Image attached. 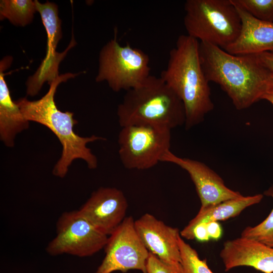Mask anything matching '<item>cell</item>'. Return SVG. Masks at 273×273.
<instances>
[{
	"mask_svg": "<svg viewBox=\"0 0 273 273\" xmlns=\"http://www.w3.org/2000/svg\"><path fill=\"white\" fill-rule=\"evenodd\" d=\"M199 55L207 80L218 84L237 109H247L261 100L272 73L256 54L233 55L217 46L199 42Z\"/></svg>",
	"mask_w": 273,
	"mask_h": 273,
	"instance_id": "obj_1",
	"label": "cell"
},
{
	"mask_svg": "<svg viewBox=\"0 0 273 273\" xmlns=\"http://www.w3.org/2000/svg\"><path fill=\"white\" fill-rule=\"evenodd\" d=\"M178 245L184 273H214L209 268L206 259H201L196 250L187 243L180 235Z\"/></svg>",
	"mask_w": 273,
	"mask_h": 273,
	"instance_id": "obj_20",
	"label": "cell"
},
{
	"mask_svg": "<svg viewBox=\"0 0 273 273\" xmlns=\"http://www.w3.org/2000/svg\"><path fill=\"white\" fill-rule=\"evenodd\" d=\"M105 256L95 273L126 272L137 269L147 273L149 252L140 238L132 216L126 217L108 237Z\"/></svg>",
	"mask_w": 273,
	"mask_h": 273,
	"instance_id": "obj_9",
	"label": "cell"
},
{
	"mask_svg": "<svg viewBox=\"0 0 273 273\" xmlns=\"http://www.w3.org/2000/svg\"><path fill=\"white\" fill-rule=\"evenodd\" d=\"M150 58L141 49L128 43L121 45L117 30L114 38L101 49L96 82L106 81L115 92H127L142 84L151 75Z\"/></svg>",
	"mask_w": 273,
	"mask_h": 273,
	"instance_id": "obj_6",
	"label": "cell"
},
{
	"mask_svg": "<svg viewBox=\"0 0 273 273\" xmlns=\"http://www.w3.org/2000/svg\"><path fill=\"white\" fill-rule=\"evenodd\" d=\"M35 2L47 32V44L45 58L34 74L30 76L26 82L27 95L31 97L38 94L46 81L50 84L59 76L58 69L60 62L76 43L72 35L70 44L63 53L56 51L57 44L62 37L58 6L49 1L42 4L37 0Z\"/></svg>",
	"mask_w": 273,
	"mask_h": 273,
	"instance_id": "obj_10",
	"label": "cell"
},
{
	"mask_svg": "<svg viewBox=\"0 0 273 273\" xmlns=\"http://www.w3.org/2000/svg\"><path fill=\"white\" fill-rule=\"evenodd\" d=\"M261 100H267L273 105V73L266 83Z\"/></svg>",
	"mask_w": 273,
	"mask_h": 273,
	"instance_id": "obj_25",
	"label": "cell"
},
{
	"mask_svg": "<svg viewBox=\"0 0 273 273\" xmlns=\"http://www.w3.org/2000/svg\"><path fill=\"white\" fill-rule=\"evenodd\" d=\"M208 234L210 239L218 240L222 236V228L218 221L206 222Z\"/></svg>",
	"mask_w": 273,
	"mask_h": 273,
	"instance_id": "obj_23",
	"label": "cell"
},
{
	"mask_svg": "<svg viewBox=\"0 0 273 273\" xmlns=\"http://www.w3.org/2000/svg\"><path fill=\"white\" fill-rule=\"evenodd\" d=\"M120 126L147 125L171 130L185 125L184 104L160 77L150 75L126 92L117 110Z\"/></svg>",
	"mask_w": 273,
	"mask_h": 273,
	"instance_id": "obj_4",
	"label": "cell"
},
{
	"mask_svg": "<svg viewBox=\"0 0 273 273\" xmlns=\"http://www.w3.org/2000/svg\"><path fill=\"white\" fill-rule=\"evenodd\" d=\"M160 77L181 100L186 113V129L202 122L213 109L209 82L201 64L199 42L195 38L188 34L178 36Z\"/></svg>",
	"mask_w": 273,
	"mask_h": 273,
	"instance_id": "obj_3",
	"label": "cell"
},
{
	"mask_svg": "<svg viewBox=\"0 0 273 273\" xmlns=\"http://www.w3.org/2000/svg\"><path fill=\"white\" fill-rule=\"evenodd\" d=\"M146 268L147 273H184L180 262L166 263L150 252Z\"/></svg>",
	"mask_w": 273,
	"mask_h": 273,
	"instance_id": "obj_22",
	"label": "cell"
},
{
	"mask_svg": "<svg viewBox=\"0 0 273 273\" xmlns=\"http://www.w3.org/2000/svg\"><path fill=\"white\" fill-rule=\"evenodd\" d=\"M273 199V186L264 192ZM241 237L253 239L273 247V207L268 215L261 222L254 226H247L243 230Z\"/></svg>",
	"mask_w": 273,
	"mask_h": 273,
	"instance_id": "obj_19",
	"label": "cell"
},
{
	"mask_svg": "<svg viewBox=\"0 0 273 273\" xmlns=\"http://www.w3.org/2000/svg\"><path fill=\"white\" fill-rule=\"evenodd\" d=\"M253 17L261 21L273 22V0H231Z\"/></svg>",
	"mask_w": 273,
	"mask_h": 273,
	"instance_id": "obj_21",
	"label": "cell"
},
{
	"mask_svg": "<svg viewBox=\"0 0 273 273\" xmlns=\"http://www.w3.org/2000/svg\"><path fill=\"white\" fill-rule=\"evenodd\" d=\"M108 237L86 219L79 210L66 211L58 218L56 235L46 250L52 256L67 254L89 256L105 248Z\"/></svg>",
	"mask_w": 273,
	"mask_h": 273,
	"instance_id": "obj_8",
	"label": "cell"
},
{
	"mask_svg": "<svg viewBox=\"0 0 273 273\" xmlns=\"http://www.w3.org/2000/svg\"><path fill=\"white\" fill-rule=\"evenodd\" d=\"M135 230L148 251L168 263H181L179 230L166 224L150 213L134 220Z\"/></svg>",
	"mask_w": 273,
	"mask_h": 273,
	"instance_id": "obj_13",
	"label": "cell"
},
{
	"mask_svg": "<svg viewBox=\"0 0 273 273\" xmlns=\"http://www.w3.org/2000/svg\"><path fill=\"white\" fill-rule=\"evenodd\" d=\"M256 55L261 63L273 73V51L265 52Z\"/></svg>",
	"mask_w": 273,
	"mask_h": 273,
	"instance_id": "obj_24",
	"label": "cell"
},
{
	"mask_svg": "<svg viewBox=\"0 0 273 273\" xmlns=\"http://www.w3.org/2000/svg\"><path fill=\"white\" fill-rule=\"evenodd\" d=\"M12 61L13 58L7 56L0 62V138L9 147L14 146L16 135L27 129L29 122L12 100L5 79L4 71L10 66Z\"/></svg>",
	"mask_w": 273,
	"mask_h": 273,
	"instance_id": "obj_16",
	"label": "cell"
},
{
	"mask_svg": "<svg viewBox=\"0 0 273 273\" xmlns=\"http://www.w3.org/2000/svg\"><path fill=\"white\" fill-rule=\"evenodd\" d=\"M161 162L175 164L188 173L195 185L201 207L242 196L240 192L227 187L222 178L202 162L180 157L170 150L164 154Z\"/></svg>",
	"mask_w": 273,
	"mask_h": 273,
	"instance_id": "obj_12",
	"label": "cell"
},
{
	"mask_svg": "<svg viewBox=\"0 0 273 273\" xmlns=\"http://www.w3.org/2000/svg\"><path fill=\"white\" fill-rule=\"evenodd\" d=\"M235 6L241 18V30L236 41L224 51L233 55L257 54L273 51V22L257 19L243 9Z\"/></svg>",
	"mask_w": 273,
	"mask_h": 273,
	"instance_id": "obj_15",
	"label": "cell"
},
{
	"mask_svg": "<svg viewBox=\"0 0 273 273\" xmlns=\"http://www.w3.org/2000/svg\"><path fill=\"white\" fill-rule=\"evenodd\" d=\"M184 24L188 35L223 50L238 37L242 22L231 0H187Z\"/></svg>",
	"mask_w": 273,
	"mask_h": 273,
	"instance_id": "obj_5",
	"label": "cell"
},
{
	"mask_svg": "<svg viewBox=\"0 0 273 273\" xmlns=\"http://www.w3.org/2000/svg\"><path fill=\"white\" fill-rule=\"evenodd\" d=\"M78 74L67 73L59 75L49 84L48 93L38 100L29 101L22 98L15 101L28 121L46 126L60 142L62 146V155L53 168V173L61 178L66 175L69 167L76 159L83 160L88 168L96 169L98 166L97 158L86 145L105 140L95 135L82 137L76 134L73 127L77 121L73 118V113L61 111L56 106L54 97L58 86Z\"/></svg>",
	"mask_w": 273,
	"mask_h": 273,
	"instance_id": "obj_2",
	"label": "cell"
},
{
	"mask_svg": "<svg viewBox=\"0 0 273 273\" xmlns=\"http://www.w3.org/2000/svg\"><path fill=\"white\" fill-rule=\"evenodd\" d=\"M171 130L147 125L121 127L118 136V154L128 169H150L170 150Z\"/></svg>",
	"mask_w": 273,
	"mask_h": 273,
	"instance_id": "obj_7",
	"label": "cell"
},
{
	"mask_svg": "<svg viewBox=\"0 0 273 273\" xmlns=\"http://www.w3.org/2000/svg\"><path fill=\"white\" fill-rule=\"evenodd\" d=\"M263 195L257 194L228 200L218 204L200 207L197 215L180 232L182 238L188 240L193 229L203 222L218 221L235 217L246 208L261 202Z\"/></svg>",
	"mask_w": 273,
	"mask_h": 273,
	"instance_id": "obj_17",
	"label": "cell"
},
{
	"mask_svg": "<svg viewBox=\"0 0 273 273\" xmlns=\"http://www.w3.org/2000/svg\"><path fill=\"white\" fill-rule=\"evenodd\" d=\"M219 256L228 271L239 266H249L264 273H273V247L240 237L225 241Z\"/></svg>",
	"mask_w": 273,
	"mask_h": 273,
	"instance_id": "obj_14",
	"label": "cell"
},
{
	"mask_svg": "<svg viewBox=\"0 0 273 273\" xmlns=\"http://www.w3.org/2000/svg\"><path fill=\"white\" fill-rule=\"evenodd\" d=\"M36 11L35 1H0V20L7 19L15 26L24 27L31 23Z\"/></svg>",
	"mask_w": 273,
	"mask_h": 273,
	"instance_id": "obj_18",
	"label": "cell"
},
{
	"mask_svg": "<svg viewBox=\"0 0 273 273\" xmlns=\"http://www.w3.org/2000/svg\"><path fill=\"white\" fill-rule=\"evenodd\" d=\"M128 202L116 188L101 187L94 191L79 209L97 230L109 236L125 219Z\"/></svg>",
	"mask_w": 273,
	"mask_h": 273,
	"instance_id": "obj_11",
	"label": "cell"
}]
</instances>
